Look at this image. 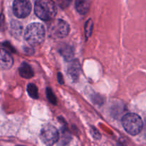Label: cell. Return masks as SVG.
I'll list each match as a JSON object with an SVG mask.
<instances>
[{"label": "cell", "instance_id": "cell-20", "mask_svg": "<svg viewBox=\"0 0 146 146\" xmlns=\"http://www.w3.org/2000/svg\"><path fill=\"white\" fill-rule=\"evenodd\" d=\"M4 46L8 47V48H9V50H10V51H12V52H15V50H14V48H13V47L11 46V44H9V43H5V44L4 43Z\"/></svg>", "mask_w": 146, "mask_h": 146}, {"label": "cell", "instance_id": "cell-8", "mask_svg": "<svg viewBox=\"0 0 146 146\" xmlns=\"http://www.w3.org/2000/svg\"><path fill=\"white\" fill-rule=\"evenodd\" d=\"M68 74L74 81H76L79 78L81 73V65L78 60H74L68 66Z\"/></svg>", "mask_w": 146, "mask_h": 146}, {"label": "cell", "instance_id": "cell-9", "mask_svg": "<svg viewBox=\"0 0 146 146\" xmlns=\"http://www.w3.org/2000/svg\"><path fill=\"white\" fill-rule=\"evenodd\" d=\"M91 5V0H76L75 6L77 11L81 14H86Z\"/></svg>", "mask_w": 146, "mask_h": 146}, {"label": "cell", "instance_id": "cell-18", "mask_svg": "<svg viewBox=\"0 0 146 146\" xmlns=\"http://www.w3.org/2000/svg\"><path fill=\"white\" fill-rule=\"evenodd\" d=\"M91 134H92L93 137H94L95 139L99 140L100 138H101V134H100V133L98 132V131L96 128H94V127H93V126L91 127Z\"/></svg>", "mask_w": 146, "mask_h": 146}, {"label": "cell", "instance_id": "cell-12", "mask_svg": "<svg viewBox=\"0 0 146 146\" xmlns=\"http://www.w3.org/2000/svg\"><path fill=\"white\" fill-rule=\"evenodd\" d=\"M22 32V24L19 21H13L11 24V33L14 36L19 37Z\"/></svg>", "mask_w": 146, "mask_h": 146}, {"label": "cell", "instance_id": "cell-19", "mask_svg": "<svg viewBox=\"0 0 146 146\" xmlns=\"http://www.w3.org/2000/svg\"><path fill=\"white\" fill-rule=\"evenodd\" d=\"M57 78H58V81L60 84H64V77H63V75L61 73H58V74H57Z\"/></svg>", "mask_w": 146, "mask_h": 146}, {"label": "cell", "instance_id": "cell-10", "mask_svg": "<svg viewBox=\"0 0 146 146\" xmlns=\"http://www.w3.org/2000/svg\"><path fill=\"white\" fill-rule=\"evenodd\" d=\"M19 75L24 78H31L34 76V71L27 63L23 62L19 68Z\"/></svg>", "mask_w": 146, "mask_h": 146}, {"label": "cell", "instance_id": "cell-11", "mask_svg": "<svg viewBox=\"0 0 146 146\" xmlns=\"http://www.w3.org/2000/svg\"><path fill=\"white\" fill-rule=\"evenodd\" d=\"M59 52L66 61H72L74 57V50L69 45L64 44L59 48Z\"/></svg>", "mask_w": 146, "mask_h": 146}, {"label": "cell", "instance_id": "cell-7", "mask_svg": "<svg viewBox=\"0 0 146 146\" xmlns=\"http://www.w3.org/2000/svg\"><path fill=\"white\" fill-rule=\"evenodd\" d=\"M14 61L9 53L4 48H0V68L8 70L11 68Z\"/></svg>", "mask_w": 146, "mask_h": 146}, {"label": "cell", "instance_id": "cell-17", "mask_svg": "<svg viewBox=\"0 0 146 146\" xmlns=\"http://www.w3.org/2000/svg\"><path fill=\"white\" fill-rule=\"evenodd\" d=\"M56 1L61 8L66 9L71 4L72 0H56Z\"/></svg>", "mask_w": 146, "mask_h": 146}, {"label": "cell", "instance_id": "cell-1", "mask_svg": "<svg viewBox=\"0 0 146 146\" xmlns=\"http://www.w3.org/2000/svg\"><path fill=\"white\" fill-rule=\"evenodd\" d=\"M34 13L40 19L51 21L56 15V7L52 0H38L34 6Z\"/></svg>", "mask_w": 146, "mask_h": 146}, {"label": "cell", "instance_id": "cell-3", "mask_svg": "<svg viewBox=\"0 0 146 146\" xmlns=\"http://www.w3.org/2000/svg\"><path fill=\"white\" fill-rule=\"evenodd\" d=\"M122 125L125 131L131 135H137L143 128L142 118L135 113H127L122 118Z\"/></svg>", "mask_w": 146, "mask_h": 146}, {"label": "cell", "instance_id": "cell-6", "mask_svg": "<svg viewBox=\"0 0 146 146\" xmlns=\"http://www.w3.org/2000/svg\"><path fill=\"white\" fill-rule=\"evenodd\" d=\"M31 8L30 0H14L13 4V12L19 19L27 17L31 13Z\"/></svg>", "mask_w": 146, "mask_h": 146}, {"label": "cell", "instance_id": "cell-5", "mask_svg": "<svg viewBox=\"0 0 146 146\" xmlns=\"http://www.w3.org/2000/svg\"><path fill=\"white\" fill-rule=\"evenodd\" d=\"M40 138L46 145H52L58 142L59 139V133L58 130L54 125L47 124L41 130Z\"/></svg>", "mask_w": 146, "mask_h": 146}, {"label": "cell", "instance_id": "cell-4", "mask_svg": "<svg viewBox=\"0 0 146 146\" xmlns=\"http://www.w3.org/2000/svg\"><path fill=\"white\" fill-rule=\"evenodd\" d=\"M49 36L54 38H62L68 35L70 31L69 25L62 19H56L50 24L48 28Z\"/></svg>", "mask_w": 146, "mask_h": 146}, {"label": "cell", "instance_id": "cell-2", "mask_svg": "<svg viewBox=\"0 0 146 146\" xmlns=\"http://www.w3.org/2000/svg\"><path fill=\"white\" fill-rule=\"evenodd\" d=\"M24 38L31 46H35L41 44L45 38V29L41 23H31L26 28Z\"/></svg>", "mask_w": 146, "mask_h": 146}, {"label": "cell", "instance_id": "cell-14", "mask_svg": "<svg viewBox=\"0 0 146 146\" xmlns=\"http://www.w3.org/2000/svg\"><path fill=\"white\" fill-rule=\"evenodd\" d=\"M27 92L31 98L34 99H37L38 98V88L34 84H29L27 86Z\"/></svg>", "mask_w": 146, "mask_h": 146}, {"label": "cell", "instance_id": "cell-15", "mask_svg": "<svg viewBox=\"0 0 146 146\" xmlns=\"http://www.w3.org/2000/svg\"><path fill=\"white\" fill-rule=\"evenodd\" d=\"M93 27H94V23L92 20L88 19L84 25V30H85V35L86 38L91 36L93 31Z\"/></svg>", "mask_w": 146, "mask_h": 146}, {"label": "cell", "instance_id": "cell-13", "mask_svg": "<svg viewBox=\"0 0 146 146\" xmlns=\"http://www.w3.org/2000/svg\"><path fill=\"white\" fill-rule=\"evenodd\" d=\"M71 133L68 131V128L64 126L61 131V140L62 145H66L71 141Z\"/></svg>", "mask_w": 146, "mask_h": 146}, {"label": "cell", "instance_id": "cell-16", "mask_svg": "<svg viewBox=\"0 0 146 146\" xmlns=\"http://www.w3.org/2000/svg\"><path fill=\"white\" fill-rule=\"evenodd\" d=\"M46 97L48 98V101L52 104H54V105H56V98L54 96V94L53 93L51 88H47L46 91Z\"/></svg>", "mask_w": 146, "mask_h": 146}]
</instances>
